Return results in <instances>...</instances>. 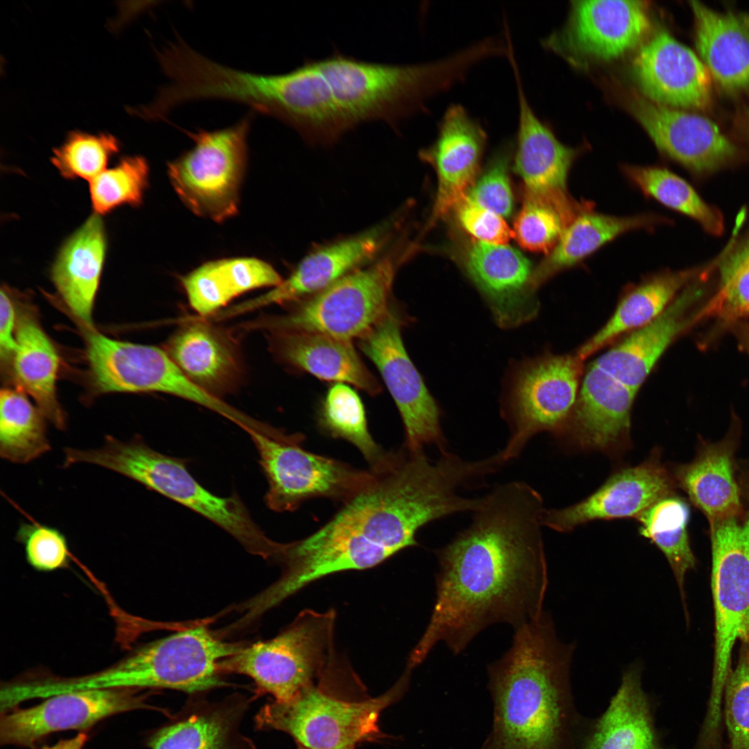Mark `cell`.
<instances>
[{
	"mask_svg": "<svg viewBox=\"0 0 749 749\" xmlns=\"http://www.w3.org/2000/svg\"><path fill=\"white\" fill-rule=\"evenodd\" d=\"M460 259L499 327L516 328L537 316L540 305L531 284L533 269L521 252L508 245L472 239Z\"/></svg>",
	"mask_w": 749,
	"mask_h": 749,
	"instance_id": "obj_17",
	"label": "cell"
},
{
	"mask_svg": "<svg viewBox=\"0 0 749 749\" xmlns=\"http://www.w3.org/2000/svg\"><path fill=\"white\" fill-rule=\"evenodd\" d=\"M252 117L250 113L222 129L185 131L193 146L168 164V175L179 198L196 216L218 223L237 213Z\"/></svg>",
	"mask_w": 749,
	"mask_h": 749,
	"instance_id": "obj_11",
	"label": "cell"
},
{
	"mask_svg": "<svg viewBox=\"0 0 749 749\" xmlns=\"http://www.w3.org/2000/svg\"><path fill=\"white\" fill-rule=\"evenodd\" d=\"M22 389H2L0 395V455L26 464L51 449L44 415Z\"/></svg>",
	"mask_w": 749,
	"mask_h": 749,
	"instance_id": "obj_41",
	"label": "cell"
},
{
	"mask_svg": "<svg viewBox=\"0 0 749 749\" xmlns=\"http://www.w3.org/2000/svg\"><path fill=\"white\" fill-rule=\"evenodd\" d=\"M497 54L488 38L438 60L391 64L336 52L317 60L351 129L380 120L394 127L430 97L463 79L472 67Z\"/></svg>",
	"mask_w": 749,
	"mask_h": 749,
	"instance_id": "obj_4",
	"label": "cell"
},
{
	"mask_svg": "<svg viewBox=\"0 0 749 749\" xmlns=\"http://www.w3.org/2000/svg\"><path fill=\"white\" fill-rule=\"evenodd\" d=\"M15 323V310L12 300L6 288H1L0 294V355L7 361L12 356L17 348L16 339L13 336Z\"/></svg>",
	"mask_w": 749,
	"mask_h": 749,
	"instance_id": "obj_51",
	"label": "cell"
},
{
	"mask_svg": "<svg viewBox=\"0 0 749 749\" xmlns=\"http://www.w3.org/2000/svg\"><path fill=\"white\" fill-rule=\"evenodd\" d=\"M184 87L192 101L221 99L244 103L275 117L307 142L329 145L350 130L317 60L280 74L238 70L203 55L189 63Z\"/></svg>",
	"mask_w": 749,
	"mask_h": 749,
	"instance_id": "obj_3",
	"label": "cell"
},
{
	"mask_svg": "<svg viewBox=\"0 0 749 749\" xmlns=\"http://www.w3.org/2000/svg\"><path fill=\"white\" fill-rule=\"evenodd\" d=\"M70 464L88 463L120 474L187 507L224 529L250 553L271 558L277 542L255 522L236 494L220 497L191 474L184 460L163 454L136 437L121 441L106 436L98 449L71 448Z\"/></svg>",
	"mask_w": 749,
	"mask_h": 749,
	"instance_id": "obj_5",
	"label": "cell"
},
{
	"mask_svg": "<svg viewBox=\"0 0 749 749\" xmlns=\"http://www.w3.org/2000/svg\"><path fill=\"white\" fill-rule=\"evenodd\" d=\"M400 259L384 257L347 274L323 290L290 303L283 314L257 322L268 332L317 333L352 341L370 330L390 308Z\"/></svg>",
	"mask_w": 749,
	"mask_h": 749,
	"instance_id": "obj_9",
	"label": "cell"
},
{
	"mask_svg": "<svg viewBox=\"0 0 749 749\" xmlns=\"http://www.w3.org/2000/svg\"><path fill=\"white\" fill-rule=\"evenodd\" d=\"M518 99V125L513 169L521 178L524 196L567 193V180L578 150L562 144L535 114L524 91L515 53L508 56Z\"/></svg>",
	"mask_w": 749,
	"mask_h": 749,
	"instance_id": "obj_27",
	"label": "cell"
},
{
	"mask_svg": "<svg viewBox=\"0 0 749 749\" xmlns=\"http://www.w3.org/2000/svg\"><path fill=\"white\" fill-rule=\"evenodd\" d=\"M635 663L622 676L610 704L597 723L585 749H661L657 742L648 698Z\"/></svg>",
	"mask_w": 749,
	"mask_h": 749,
	"instance_id": "obj_37",
	"label": "cell"
},
{
	"mask_svg": "<svg viewBox=\"0 0 749 749\" xmlns=\"http://www.w3.org/2000/svg\"><path fill=\"white\" fill-rule=\"evenodd\" d=\"M318 424L328 436L354 445L373 473L384 472L394 460L395 453L384 451L372 437L362 401L347 384L335 383L329 388L322 403Z\"/></svg>",
	"mask_w": 749,
	"mask_h": 749,
	"instance_id": "obj_39",
	"label": "cell"
},
{
	"mask_svg": "<svg viewBox=\"0 0 749 749\" xmlns=\"http://www.w3.org/2000/svg\"><path fill=\"white\" fill-rule=\"evenodd\" d=\"M746 643L749 644V635H748V639H747Z\"/></svg>",
	"mask_w": 749,
	"mask_h": 749,
	"instance_id": "obj_55",
	"label": "cell"
},
{
	"mask_svg": "<svg viewBox=\"0 0 749 749\" xmlns=\"http://www.w3.org/2000/svg\"><path fill=\"white\" fill-rule=\"evenodd\" d=\"M487 141V133L460 104H451L438 126L433 143L420 153L434 169L437 192L429 227L465 197L475 181Z\"/></svg>",
	"mask_w": 749,
	"mask_h": 749,
	"instance_id": "obj_23",
	"label": "cell"
},
{
	"mask_svg": "<svg viewBox=\"0 0 749 749\" xmlns=\"http://www.w3.org/2000/svg\"><path fill=\"white\" fill-rule=\"evenodd\" d=\"M583 361L576 354H547L511 367L501 405V416L510 430L505 447L499 451L504 464L518 457L536 434L568 432Z\"/></svg>",
	"mask_w": 749,
	"mask_h": 749,
	"instance_id": "obj_8",
	"label": "cell"
},
{
	"mask_svg": "<svg viewBox=\"0 0 749 749\" xmlns=\"http://www.w3.org/2000/svg\"><path fill=\"white\" fill-rule=\"evenodd\" d=\"M702 295L690 285L654 320L630 333L594 363L637 392L668 347L698 322Z\"/></svg>",
	"mask_w": 749,
	"mask_h": 749,
	"instance_id": "obj_26",
	"label": "cell"
},
{
	"mask_svg": "<svg viewBox=\"0 0 749 749\" xmlns=\"http://www.w3.org/2000/svg\"><path fill=\"white\" fill-rule=\"evenodd\" d=\"M404 674L388 692L376 698L342 697L321 682L312 684L286 700H273L255 717L259 730L289 734L304 749H354L356 744L377 737L381 712L402 694Z\"/></svg>",
	"mask_w": 749,
	"mask_h": 749,
	"instance_id": "obj_7",
	"label": "cell"
},
{
	"mask_svg": "<svg viewBox=\"0 0 749 749\" xmlns=\"http://www.w3.org/2000/svg\"><path fill=\"white\" fill-rule=\"evenodd\" d=\"M510 147L509 144H504L493 154L483 173L465 196L471 202L502 217L509 216L514 207L508 173Z\"/></svg>",
	"mask_w": 749,
	"mask_h": 749,
	"instance_id": "obj_47",
	"label": "cell"
},
{
	"mask_svg": "<svg viewBox=\"0 0 749 749\" xmlns=\"http://www.w3.org/2000/svg\"><path fill=\"white\" fill-rule=\"evenodd\" d=\"M241 647L218 638L205 621H196L132 651L101 671L76 677L78 690L171 689L189 694L227 685L221 662Z\"/></svg>",
	"mask_w": 749,
	"mask_h": 749,
	"instance_id": "obj_6",
	"label": "cell"
},
{
	"mask_svg": "<svg viewBox=\"0 0 749 749\" xmlns=\"http://www.w3.org/2000/svg\"><path fill=\"white\" fill-rule=\"evenodd\" d=\"M514 631L487 667L493 721L481 749H564L574 646L558 639L546 612Z\"/></svg>",
	"mask_w": 749,
	"mask_h": 749,
	"instance_id": "obj_2",
	"label": "cell"
},
{
	"mask_svg": "<svg viewBox=\"0 0 749 749\" xmlns=\"http://www.w3.org/2000/svg\"><path fill=\"white\" fill-rule=\"evenodd\" d=\"M268 483L267 506L281 513L295 510L305 501L325 497L347 501L374 479L364 471L303 448L305 437L282 429L271 434L249 433Z\"/></svg>",
	"mask_w": 749,
	"mask_h": 749,
	"instance_id": "obj_12",
	"label": "cell"
},
{
	"mask_svg": "<svg viewBox=\"0 0 749 749\" xmlns=\"http://www.w3.org/2000/svg\"><path fill=\"white\" fill-rule=\"evenodd\" d=\"M149 167L140 156L126 157L89 181L94 214H105L122 205H139L148 184Z\"/></svg>",
	"mask_w": 749,
	"mask_h": 749,
	"instance_id": "obj_45",
	"label": "cell"
},
{
	"mask_svg": "<svg viewBox=\"0 0 749 749\" xmlns=\"http://www.w3.org/2000/svg\"><path fill=\"white\" fill-rule=\"evenodd\" d=\"M654 214L613 216L587 210L567 227L555 248L533 269L531 284L536 291L541 285L567 269L615 237L631 230L648 228L664 222Z\"/></svg>",
	"mask_w": 749,
	"mask_h": 749,
	"instance_id": "obj_35",
	"label": "cell"
},
{
	"mask_svg": "<svg viewBox=\"0 0 749 749\" xmlns=\"http://www.w3.org/2000/svg\"><path fill=\"white\" fill-rule=\"evenodd\" d=\"M31 521L21 523L16 534V540L24 546L28 563L40 571L67 567L71 553L64 535L55 527Z\"/></svg>",
	"mask_w": 749,
	"mask_h": 749,
	"instance_id": "obj_48",
	"label": "cell"
},
{
	"mask_svg": "<svg viewBox=\"0 0 749 749\" xmlns=\"http://www.w3.org/2000/svg\"><path fill=\"white\" fill-rule=\"evenodd\" d=\"M456 216L462 227L476 240L495 245H507L513 230L503 217L464 197L456 205Z\"/></svg>",
	"mask_w": 749,
	"mask_h": 749,
	"instance_id": "obj_50",
	"label": "cell"
},
{
	"mask_svg": "<svg viewBox=\"0 0 749 749\" xmlns=\"http://www.w3.org/2000/svg\"><path fill=\"white\" fill-rule=\"evenodd\" d=\"M741 348L749 356V323L739 322L732 327Z\"/></svg>",
	"mask_w": 749,
	"mask_h": 749,
	"instance_id": "obj_53",
	"label": "cell"
},
{
	"mask_svg": "<svg viewBox=\"0 0 749 749\" xmlns=\"http://www.w3.org/2000/svg\"><path fill=\"white\" fill-rule=\"evenodd\" d=\"M106 246L103 223L94 214L63 243L51 268L52 281L63 300L89 325Z\"/></svg>",
	"mask_w": 749,
	"mask_h": 749,
	"instance_id": "obj_33",
	"label": "cell"
},
{
	"mask_svg": "<svg viewBox=\"0 0 749 749\" xmlns=\"http://www.w3.org/2000/svg\"><path fill=\"white\" fill-rule=\"evenodd\" d=\"M689 517L688 503L674 493L660 499L637 517L639 534L655 544L668 560L683 601L685 574L696 562L688 535Z\"/></svg>",
	"mask_w": 749,
	"mask_h": 749,
	"instance_id": "obj_40",
	"label": "cell"
},
{
	"mask_svg": "<svg viewBox=\"0 0 749 749\" xmlns=\"http://www.w3.org/2000/svg\"><path fill=\"white\" fill-rule=\"evenodd\" d=\"M636 393L592 363L584 376L568 432L583 449L614 453L626 448Z\"/></svg>",
	"mask_w": 749,
	"mask_h": 749,
	"instance_id": "obj_28",
	"label": "cell"
},
{
	"mask_svg": "<svg viewBox=\"0 0 749 749\" xmlns=\"http://www.w3.org/2000/svg\"><path fill=\"white\" fill-rule=\"evenodd\" d=\"M623 171L644 195L698 222L707 232L723 230L721 213L706 204L685 180L666 169L626 165Z\"/></svg>",
	"mask_w": 749,
	"mask_h": 749,
	"instance_id": "obj_43",
	"label": "cell"
},
{
	"mask_svg": "<svg viewBox=\"0 0 749 749\" xmlns=\"http://www.w3.org/2000/svg\"><path fill=\"white\" fill-rule=\"evenodd\" d=\"M13 371L22 390L35 401L38 409L57 429L66 428L64 412L56 396L60 359L53 345L29 315H21L16 332Z\"/></svg>",
	"mask_w": 749,
	"mask_h": 749,
	"instance_id": "obj_36",
	"label": "cell"
},
{
	"mask_svg": "<svg viewBox=\"0 0 749 749\" xmlns=\"http://www.w3.org/2000/svg\"><path fill=\"white\" fill-rule=\"evenodd\" d=\"M629 107L657 148L691 171L716 169L737 154L734 144L703 116L639 95H632Z\"/></svg>",
	"mask_w": 749,
	"mask_h": 749,
	"instance_id": "obj_21",
	"label": "cell"
},
{
	"mask_svg": "<svg viewBox=\"0 0 749 749\" xmlns=\"http://www.w3.org/2000/svg\"><path fill=\"white\" fill-rule=\"evenodd\" d=\"M470 525L436 551V597L408 660L420 664L438 643L455 655L485 628L514 630L539 617L548 585L541 495L522 481L495 487Z\"/></svg>",
	"mask_w": 749,
	"mask_h": 749,
	"instance_id": "obj_1",
	"label": "cell"
},
{
	"mask_svg": "<svg viewBox=\"0 0 749 749\" xmlns=\"http://www.w3.org/2000/svg\"><path fill=\"white\" fill-rule=\"evenodd\" d=\"M395 223L393 218L361 233L312 251L279 285L264 295L234 307L235 314L271 304L298 301L323 290L347 274L368 265L386 246Z\"/></svg>",
	"mask_w": 749,
	"mask_h": 749,
	"instance_id": "obj_20",
	"label": "cell"
},
{
	"mask_svg": "<svg viewBox=\"0 0 749 749\" xmlns=\"http://www.w3.org/2000/svg\"><path fill=\"white\" fill-rule=\"evenodd\" d=\"M119 149L117 140L110 135L74 132L54 150L51 162L62 177L90 181L105 170Z\"/></svg>",
	"mask_w": 749,
	"mask_h": 749,
	"instance_id": "obj_46",
	"label": "cell"
},
{
	"mask_svg": "<svg viewBox=\"0 0 749 749\" xmlns=\"http://www.w3.org/2000/svg\"><path fill=\"white\" fill-rule=\"evenodd\" d=\"M273 354L286 365L316 377L351 384L370 395L381 393L352 341L311 332H269Z\"/></svg>",
	"mask_w": 749,
	"mask_h": 749,
	"instance_id": "obj_32",
	"label": "cell"
},
{
	"mask_svg": "<svg viewBox=\"0 0 749 749\" xmlns=\"http://www.w3.org/2000/svg\"><path fill=\"white\" fill-rule=\"evenodd\" d=\"M649 28L643 1H578L574 2L565 40L578 54L609 60L634 49Z\"/></svg>",
	"mask_w": 749,
	"mask_h": 749,
	"instance_id": "obj_30",
	"label": "cell"
},
{
	"mask_svg": "<svg viewBox=\"0 0 749 749\" xmlns=\"http://www.w3.org/2000/svg\"><path fill=\"white\" fill-rule=\"evenodd\" d=\"M335 614L302 611L275 637L223 660L221 671L250 677L260 693L286 700L313 684L332 662Z\"/></svg>",
	"mask_w": 749,
	"mask_h": 749,
	"instance_id": "obj_10",
	"label": "cell"
},
{
	"mask_svg": "<svg viewBox=\"0 0 749 749\" xmlns=\"http://www.w3.org/2000/svg\"><path fill=\"white\" fill-rule=\"evenodd\" d=\"M740 438L741 424L734 415L723 438L716 442L701 440L694 459L675 466L672 472L677 487L708 522L739 515L746 508L743 484L736 473Z\"/></svg>",
	"mask_w": 749,
	"mask_h": 749,
	"instance_id": "obj_24",
	"label": "cell"
},
{
	"mask_svg": "<svg viewBox=\"0 0 749 749\" xmlns=\"http://www.w3.org/2000/svg\"><path fill=\"white\" fill-rule=\"evenodd\" d=\"M588 203L578 202L568 193L555 197L524 196L513 225V236L524 248L549 253L571 223L590 210Z\"/></svg>",
	"mask_w": 749,
	"mask_h": 749,
	"instance_id": "obj_42",
	"label": "cell"
},
{
	"mask_svg": "<svg viewBox=\"0 0 749 749\" xmlns=\"http://www.w3.org/2000/svg\"><path fill=\"white\" fill-rule=\"evenodd\" d=\"M725 685V718L731 749H749V653L743 651Z\"/></svg>",
	"mask_w": 749,
	"mask_h": 749,
	"instance_id": "obj_49",
	"label": "cell"
},
{
	"mask_svg": "<svg viewBox=\"0 0 749 749\" xmlns=\"http://www.w3.org/2000/svg\"><path fill=\"white\" fill-rule=\"evenodd\" d=\"M92 377L101 392H161L214 412L221 400L191 381L164 349L111 339L97 332L87 338Z\"/></svg>",
	"mask_w": 749,
	"mask_h": 749,
	"instance_id": "obj_15",
	"label": "cell"
},
{
	"mask_svg": "<svg viewBox=\"0 0 749 749\" xmlns=\"http://www.w3.org/2000/svg\"><path fill=\"white\" fill-rule=\"evenodd\" d=\"M719 286L701 307L698 320L712 319V335L732 329L749 317V244L739 247L721 266Z\"/></svg>",
	"mask_w": 749,
	"mask_h": 749,
	"instance_id": "obj_44",
	"label": "cell"
},
{
	"mask_svg": "<svg viewBox=\"0 0 749 749\" xmlns=\"http://www.w3.org/2000/svg\"><path fill=\"white\" fill-rule=\"evenodd\" d=\"M274 559L282 563V576L248 604L250 616L272 608L319 578L379 564L370 549L327 524L305 538L280 543Z\"/></svg>",
	"mask_w": 749,
	"mask_h": 749,
	"instance_id": "obj_18",
	"label": "cell"
},
{
	"mask_svg": "<svg viewBox=\"0 0 749 749\" xmlns=\"http://www.w3.org/2000/svg\"><path fill=\"white\" fill-rule=\"evenodd\" d=\"M164 350L191 381L216 397L232 392L243 380L244 365L235 339L205 321L182 325Z\"/></svg>",
	"mask_w": 749,
	"mask_h": 749,
	"instance_id": "obj_29",
	"label": "cell"
},
{
	"mask_svg": "<svg viewBox=\"0 0 749 749\" xmlns=\"http://www.w3.org/2000/svg\"><path fill=\"white\" fill-rule=\"evenodd\" d=\"M696 46L711 77L729 94L749 91V12L716 11L696 1Z\"/></svg>",
	"mask_w": 749,
	"mask_h": 749,
	"instance_id": "obj_31",
	"label": "cell"
},
{
	"mask_svg": "<svg viewBox=\"0 0 749 749\" xmlns=\"http://www.w3.org/2000/svg\"><path fill=\"white\" fill-rule=\"evenodd\" d=\"M139 689H93L56 694L28 708L1 713L0 743L33 747L46 736L68 730H85L112 716L138 709L169 711L147 703Z\"/></svg>",
	"mask_w": 749,
	"mask_h": 749,
	"instance_id": "obj_16",
	"label": "cell"
},
{
	"mask_svg": "<svg viewBox=\"0 0 749 749\" xmlns=\"http://www.w3.org/2000/svg\"><path fill=\"white\" fill-rule=\"evenodd\" d=\"M634 74L646 97L673 107L707 110L712 103L711 75L697 55L661 31L639 50Z\"/></svg>",
	"mask_w": 749,
	"mask_h": 749,
	"instance_id": "obj_22",
	"label": "cell"
},
{
	"mask_svg": "<svg viewBox=\"0 0 749 749\" xmlns=\"http://www.w3.org/2000/svg\"><path fill=\"white\" fill-rule=\"evenodd\" d=\"M739 515L709 522L712 589L715 612L713 696H720L730 673L736 642L749 635V493Z\"/></svg>",
	"mask_w": 749,
	"mask_h": 749,
	"instance_id": "obj_13",
	"label": "cell"
},
{
	"mask_svg": "<svg viewBox=\"0 0 749 749\" xmlns=\"http://www.w3.org/2000/svg\"><path fill=\"white\" fill-rule=\"evenodd\" d=\"M744 122H745L746 128H747L749 130V107L747 109V110L745 112Z\"/></svg>",
	"mask_w": 749,
	"mask_h": 749,
	"instance_id": "obj_54",
	"label": "cell"
},
{
	"mask_svg": "<svg viewBox=\"0 0 749 749\" xmlns=\"http://www.w3.org/2000/svg\"><path fill=\"white\" fill-rule=\"evenodd\" d=\"M676 487L659 451L654 450L641 464L614 474L581 501L562 509H544L542 524L565 533L596 519L637 518L660 499L674 494Z\"/></svg>",
	"mask_w": 749,
	"mask_h": 749,
	"instance_id": "obj_19",
	"label": "cell"
},
{
	"mask_svg": "<svg viewBox=\"0 0 749 749\" xmlns=\"http://www.w3.org/2000/svg\"><path fill=\"white\" fill-rule=\"evenodd\" d=\"M700 271L689 269L661 273L632 289L620 300L609 320L578 349L576 354L583 361L621 335L654 320L682 289L700 275Z\"/></svg>",
	"mask_w": 749,
	"mask_h": 749,
	"instance_id": "obj_38",
	"label": "cell"
},
{
	"mask_svg": "<svg viewBox=\"0 0 749 749\" xmlns=\"http://www.w3.org/2000/svg\"><path fill=\"white\" fill-rule=\"evenodd\" d=\"M191 694L182 708L152 732L150 749H257L241 731L250 699L239 694L210 701Z\"/></svg>",
	"mask_w": 749,
	"mask_h": 749,
	"instance_id": "obj_25",
	"label": "cell"
},
{
	"mask_svg": "<svg viewBox=\"0 0 749 749\" xmlns=\"http://www.w3.org/2000/svg\"><path fill=\"white\" fill-rule=\"evenodd\" d=\"M87 740V734L80 732L74 737L60 740L51 746H45L40 749H83Z\"/></svg>",
	"mask_w": 749,
	"mask_h": 749,
	"instance_id": "obj_52",
	"label": "cell"
},
{
	"mask_svg": "<svg viewBox=\"0 0 749 749\" xmlns=\"http://www.w3.org/2000/svg\"><path fill=\"white\" fill-rule=\"evenodd\" d=\"M405 320L390 307L386 314L359 339L361 351L381 374L402 417L407 449L423 450L435 445L447 450L441 425V410L404 347L402 327Z\"/></svg>",
	"mask_w": 749,
	"mask_h": 749,
	"instance_id": "obj_14",
	"label": "cell"
},
{
	"mask_svg": "<svg viewBox=\"0 0 749 749\" xmlns=\"http://www.w3.org/2000/svg\"><path fill=\"white\" fill-rule=\"evenodd\" d=\"M298 749H303V748H299V747H298Z\"/></svg>",
	"mask_w": 749,
	"mask_h": 749,
	"instance_id": "obj_56",
	"label": "cell"
},
{
	"mask_svg": "<svg viewBox=\"0 0 749 749\" xmlns=\"http://www.w3.org/2000/svg\"><path fill=\"white\" fill-rule=\"evenodd\" d=\"M282 280L263 260L234 257L206 262L182 277L181 284L191 308L205 317L247 291L275 287Z\"/></svg>",
	"mask_w": 749,
	"mask_h": 749,
	"instance_id": "obj_34",
	"label": "cell"
}]
</instances>
